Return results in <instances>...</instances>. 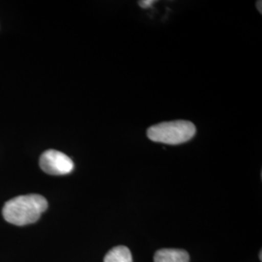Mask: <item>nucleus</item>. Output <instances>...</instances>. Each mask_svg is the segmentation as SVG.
I'll return each mask as SVG.
<instances>
[{
  "label": "nucleus",
  "mask_w": 262,
  "mask_h": 262,
  "mask_svg": "<svg viewBox=\"0 0 262 262\" xmlns=\"http://www.w3.org/2000/svg\"><path fill=\"white\" fill-rule=\"evenodd\" d=\"M41 169L50 175H67L74 169L73 160L66 154L56 150L44 151L39 161Z\"/></svg>",
  "instance_id": "obj_3"
},
{
  "label": "nucleus",
  "mask_w": 262,
  "mask_h": 262,
  "mask_svg": "<svg viewBox=\"0 0 262 262\" xmlns=\"http://www.w3.org/2000/svg\"><path fill=\"white\" fill-rule=\"evenodd\" d=\"M257 4V9H259V13L261 14L262 10H261V1H259V2H257L256 3Z\"/></svg>",
  "instance_id": "obj_7"
},
{
  "label": "nucleus",
  "mask_w": 262,
  "mask_h": 262,
  "mask_svg": "<svg viewBox=\"0 0 262 262\" xmlns=\"http://www.w3.org/2000/svg\"><path fill=\"white\" fill-rule=\"evenodd\" d=\"M48 209L45 197L39 194H28L12 198L5 203L2 214L6 222L12 225H30L36 223Z\"/></svg>",
  "instance_id": "obj_1"
},
{
  "label": "nucleus",
  "mask_w": 262,
  "mask_h": 262,
  "mask_svg": "<svg viewBox=\"0 0 262 262\" xmlns=\"http://www.w3.org/2000/svg\"><path fill=\"white\" fill-rule=\"evenodd\" d=\"M196 133V127L187 121L161 122L147 131L150 140L167 145H180L190 140Z\"/></svg>",
  "instance_id": "obj_2"
},
{
  "label": "nucleus",
  "mask_w": 262,
  "mask_h": 262,
  "mask_svg": "<svg viewBox=\"0 0 262 262\" xmlns=\"http://www.w3.org/2000/svg\"><path fill=\"white\" fill-rule=\"evenodd\" d=\"M104 262H133L132 254L125 246H116L104 257Z\"/></svg>",
  "instance_id": "obj_5"
},
{
  "label": "nucleus",
  "mask_w": 262,
  "mask_h": 262,
  "mask_svg": "<svg viewBox=\"0 0 262 262\" xmlns=\"http://www.w3.org/2000/svg\"><path fill=\"white\" fill-rule=\"evenodd\" d=\"M155 262H189V255L184 250L162 249L155 254Z\"/></svg>",
  "instance_id": "obj_4"
},
{
  "label": "nucleus",
  "mask_w": 262,
  "mask_h": 262,
  "mask_svg": "<svg viewBox=\"0 0 262 262\" xmlns=\"http://www.w3.org/2000/svg\"><path fill=\"white\" fill-rule=\"evenodd\" d=\"M156 1L154 0H143V1H139V5L142 8H149Z\"/></svg>",
  "instance_id": "obj_6"
}]
</instances>
